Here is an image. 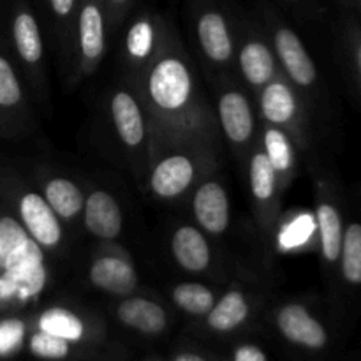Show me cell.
Returning a JSON list of instances; mask_svg holds the SVG:
<instances>
[{
	"label": "cell",
	"mask_w": 361,
	"mask_h": 361,
	"mask_svg": "<svg viewBox=\"0 0 361 361\" xmlns=\"http://www.w3.org/2000/svg\"><path fill=\"white\" fill-rule=\"evenodd\" d=\"M13 41L20 59L27 66H41L42 35L37 18L27 6H18L13 14Z\"/></svg>",
	"instance_id": "15"
},
{
	"label": "cell",
	"mask_w": 361,
	"mask_h": 361,
	"mask_svg": "<svg viewBox=\"0 0 361 361\" xmlns=\"http://www.w3.org/2000/svg\"><path fill=\"white\" fill-rule=\"evenodd\" d=\"M44 200L51 207V210L59 215V219H71L78 217L85 207L83 192L76 183H73L67 178H51L44 187Z\"/></svg>",
	"instance_id": "19"
},
{
	"label": "cell",
	"mask_w": 361,
	"mask_h": 361,
	"mask_svg": "<svg viewBox=\"0 0 361 361\" xmlns=\"http://www.w3.org/2000/svg\"><path fill=\"white\" fill-rule=\"evenodd\" d=\"M240 69L254 87H264L275 76V59L263 41H247L240 49Z\"/></svg>",
	"instance_id": "17"
},
{
	"label": "cell",
	"mask_w": 361,
	"mask_h": 361,
	"mask_svg": "<svg viewBox=\"0 0 361 361\" xmlns=\"http://www.w3.org/2000/svg\"><path fill=\"white\" fill-rule=\"evenodd\" d=\"M175 361H204V360L200 358V356H196V355H180Z\"/></svg>",
	"instance_id": "35"
},
{
	"label": "cell",
	"mask_w": 361,
	"mask_h": 361,
	"mask_svg": "<svg viewBox=\"0 0 361 361\" xmlns=\"http://www.w3.org/2000/svg\"><path fill=\"white\" fill-rule=\"evenodd\" d=\"M155 44V25L154 20L148 16L140 18L133 23L127 32V51L133 59L143 60L152 53Z\"/></svg>",
	"instance_id": "27"
},
{
	"label": "cell",
	"mask_w": 361,
	"mask_h": 361,
	"mask_svg": "<svg viewBox=\"0 0 361 361\" xmlns=\"http://www.w3.org/2000/svg\"><path fill=\"white\" fill-rule=\"evenodd\" d=\"M113 123L122 143L136 148L145 140V120L136 99L126 90H118L111 99Z\"/></svg>",
	"instance_id": "14"
},
{
	"label": "cell",
	"mask_w": 361,
	"mask_h": 361,
	"mask_svg": "<svg viewBox=\"0 0 361 361\" xmlns=\"http://www.w3.org/2000/svg\"><path fill=\"white\" fill-rule=\"evenodd\" d=\"M264 155L277 171V175H286L295 164V152L286 133L279 127H268L264 130Z\"/></svg>",
	"instance_id": "24"
},
{
	"label": "cell",
	"mask_w": 361,
	"mask_h": 361,
	"mask_svg": "<svg viewBox=\"0 0 361 361\" xmlns=\"http://www.w3.org/2000/svg\"><path fill=\"white\" fill-rule=\"evenodd\" d=\"M88 279L101 291L116 296H127L137 288V271L129 261L118 256H101L92 263Z\"/></svg>",
	"instance_id": "8"
},
{
	"label": "cell",
	"mask_w": 361,
	"mask_h": 361,
	"mask_svg": "<svg viewBox=\"0 0 361 361\" xmlns=\"http://www.w3.org/2000/svg\"><path fill=\"white\" fill-rule=\"evenodd\" d=\"M48 4L51 13L59 20H69L76 13V7L80 6V0H48Z\"/></svg>",
	"instance_id": "32"
},
{
	"label": "cell",
	"mask_w": 361,
	"mask_h": 361,
	"mask_svg": "<svg viewBox=\"0 0 361 361\" xmlns=\"http://www.w3.org/2000/svg\"><path fill=\"white\" fill-rule=\"evenodd\" d=\"M274 44L289 78L300 87H310L317 76L316 66L298 34L286 25H277L274 30Z\"/></svg>",
	"instance_id": "5"
},
{
	"label": "cell",
	"mask_w": 361,
	"mask_h": 361,
	"mask_svg": "<svg viewBox=\"0 0 361 361\" xmlns=\"http://www.w3.org/2000/svg\"><path fill=\"white\" fill-rule=\"evenodd\" d=\"M30 351L46 360H62L69 355V342L46 331H39L32 337Z\"/></svg>",
	"instance_id": "29"
},
{
	"label": "cell",
	"mask_w": 361,
	"mask_h": 361,
	"mask_svg": "<svg viewBox=\"0 0 361 361\" xmlns=\"http://www.w3.org/2000/svg\"><path fill=\"white\" fill-rule=\"evenodd\" d=\"M342 270L353 284L361 282V226L351 224L342 238Z\"/></svg>",
	"instance_id": "26"
},
{
	"label": "cell",
	"mask_w": 361,
	"mask_h": 361,
	"mask_svg": "<svg viewBox=\"0 0 361 361\" xmlns=\"http://www.w3.org/2000/svg\"><path fill=\"white\" fill-rule=\"evenodd\" d=\"M106 0H80L78 6V44L83 66L92 69L104 55Z\"/></svg>",
	"instance_id": "4"
},
{
	"label": "cell",
	"mask_w": 361,
	"mask_h": 361,
	"mask_svg": "<svg viewBox=\"0 0 361 361\" xmlns=\"http://www.w3.org/2000/svg\"><path fill=\"white\" fill-rule=\"evenodd\" d=\"M130 2L133 0H106V7H108V13L111 11L113 14L120 16L130 6Z\"/></svg>",
	"instance_id": "34"
},
{
	"label": "cell",
	"mask_w": 361,
	"mask_h": 361,
	"mask_svg": "<svg viewBox=\"0 0 361 361\" xmlns=\"http://www.w3.org/2000/svg\"><path fill=\"white\" fill-rule=\"evenodd\" d=\"M16 212L20 224L42 249H56L60 245L63 238L62 226L44 196L25 190L18 196Z\"/></svg>",
	"instance_id": "3"
},
{
	"label": "cell",
	"mask_w": 361,
	"mask_h": 361,
	"mask_svg": "<svg viewBox=\"0 0 361 361\" xmlns=\"http://www.w3.org/2000/svg\"><path fill=\"white\" fill-rule=\"evenodd\" d=\"M171 252L180 268L201 274L210 267L212 250L203 233L194 226H182L171 238Z\"/></svg>",
	"instance_id": "13"
},
{
	"label": "cell",
	"mask_w": 361,
	"mask_h": 361,
	"mask_svg": "<svg viewBox=\"0 0 361 361\" xmlns=\"http://www.w3.org/2000/svg\"><path fill=\"white\" fill-rule=\"evenodd\" d=\"M196 176V166L187 155L176 154L162 159L150 176V187L155 196L173 200L189 189Z\"/></svg>",
	"instance_id": "10"
},
{
	"label": "cell",
	"mask_w": 361,
	"mask_h": 361,
	"mask_svg": "<svg viewBox=\"0 0 361 361\" xmlns=\"http://www.w3.org/2000/svg\"><path fill=\"white\" fill-rule=\"evenodd\" d=\"M358 59H360V66H361V48H360V51H358Z\"/></svg>",
	"instance_id": "36"
},
{
	"label": "cell",
	"mask_w": 361,
	"mask_h": 361,
	"mask_svg": "<svg viewBox=\"0 0 361 361\" xmlns=\"http://www.w3.org/2000/svg\"><path fill=\"white\" fill-rule=\"evenodd\" d=\"M316 221L319 228L324 259L337 261L342 249V222L338 212L331 204H319L316 210Z\"/></svg>",
	"instance_id": "21"
},
{
	"label": "cell",
	"mask_w": 361,
	"mask_h": 361,
	"mask_svg": "<svg viewBox=\"0 0 361 361\" xmlns=\"http://www.w3.org/2000/svg\"><path fill=\"white\" fill-rule=\"evenodd\" d=\"M217 109L222 129L233 145H243L252 137L254 113L242 92L231 90L222 94Z\"/></svg>",
	"instance_id": "11"
},
{
	"label": "cell",
	"mask_w": 361,
	"mask_h": 361,
	"mask_svg": "<svg viewBox=\"0 0 361 361\" xmlns=\"http://www.w3.org/2000/svg\"><path fill=\"white\" fill-rule=\"evenodd\" d=\"M312 229L314 222L310 217L296 219L295 222H291V224H289L288 228H284V231H282L281 238H279L281 247L282 249H293V247L302 245V243L309 238Z\"/></svg>",
	"instance_id": "31"
},
{
	"label": "cell",
	"mask_w": 361,
	"mask_h": 361,
	"mask_svg": "<svg viewBox=\"0 0 361 361\" xmlns=\"http://www.w3.org/2000/svg\"><path fill=\"white\" fill-rule=\"evenodd\" d=\"M201 49L215 63H226L233 56V37L224 13L215 6H203L196 21Z\"/></svg>",
	"instance_id": "6"
},
{
	"label": "cell",
	"mask_w": 361,
	"mask_h": 361,
	"mask_svg": "<svg viewBox=\"0 0 361 361\" xmlns=\"http://www.w3.org/2000/svg\"><path fill=\"white\" fill-rule=\"evenodd\" d=\"M85 226L101 240H115L122 233L123 217L115 197L106 190H94L85 200Z\"/></svg>",
	"instance_id": "9"
},
{
	"label": "cell",
	"mask_w": 361,
	"mask_h": 361,
	"mask_svg": "<svg viewBox=\"0 0 361 361\" xmlns=\"http://www.w3.org/2000/svg\"><path fill=\"white\" fill-rule=\"evenodd\" d=\"M116 314L123 324L148 335L161 334L168 321L164 309L159 303L147 298L123 300L118 305Z\"/></svg>",
	"instance_id": "16"
},
{
	"label": "cell",
	"mask_w": 361,
	"mask_h": 361,
	"mask_svg": "<svg viewBox=\"0 0 361 361\" xmlns=\"http://www.w3.org/2000/svg\"><path fill=\"white\" fill-rule=\"evenodd\" d=\"M197 224L210 235H222L229 226V200L219 182H204L192 200Z\"/></svg>",
	"instance_id": "7"
},
{
	"label": "cell",
	"mask_w": 361,
	"mask_h": 361,
	"mask_svg": "<svg viewBox=\"0 0 361 361\" xmlns=\"http://www.w3.org/2000/svg\"><path fill=\"white\" fill-rule=\"evenodd\" d=\"M235 361H267V356L256 345H242L236 349Z\"/></svg>",
	"instance_id": "33"
},
{
	"label": "cell",
	"mask_w": 361,
	"mask_h": 361,
	"mask_svg": "<svg viewBox=\"0 0 361 361\" xmlns=\"http://www.w3.org/2000/svg\"><path fill=\"white\" fill-rule=\"evenodd\" d=\"M261 113L274 126H286L296 115V99L282 81H270L261 94Z\"/></svg>",
	"instance_id": "18"
},
{
	"label": "cell",
	"mask_w": 361,
	"mask_h": 361,
	"mask_svg": "<svg viewBox=\"0 0 361 361\" xmlns=\"http://www.w3.org/2000/svg\"><path fill=\"white\" fill-rule=\"evenodd\" d=\"M25 326L18 319H7L0 323V356L16 351L23 342Z\"/></svg>",
	"instance_id": "30"
},
{
	"label": "cell",
	"mask_w": 361,
	"mask_h": 361,
	"mask_svg": "<svg viewBox=\"0 0 361 361\" xmlns=\"http://www.w3.org/2000/svg\"><path fill=\"white\" fill-rule=\"evenodd\" d=\"M23 101L20 80L9 60L0 55V111L16 109Z\"/></svg>",
	"instance_id": "28"
},
{
	"label": "cell",
	"mask_w": 361,
	"mask_h": 361,
	"mask_svg": "<svg viewBox=\"0 0 361 361\" xmlns=\"http://www.w3.org/2000/svg\"><path fill=\"white\" fill-rule=\"evenodd\" d=\"M277 324L282 335L295 344L312 349H319L326 344L324 328L310 316L305 307L296 305V303L286 305L279 312Z\"/></svg>",
	"instance_id": "12"
},
{
	"label": "cell",
	"mask_w": 361,
	"mask_h": 361,
	"mask_svg": "<svg viewBox=\"0 0 361 361\" xmlns=\"http://www.w3.org/2000/svg\"><path fill=\"white\" fill-rule=\"evenodd\" d=\"M148 95L157 108L178 111L192 95V74L178 56H164L148 76Z\"/></svg>",
	"instance_id": "2"
},
{
	"label": "cell",
	"mask_w": 361,
	"mask_h": 361,
	"mask_svg": "<svg viewBox=\"0 0 361 361\" xmlns=\"http://www.w3.org/2000/svg\"><path fill=\"white\" fill-rule=\"evenodd\" d=\"M173 302L185 312L203 316V314L210 312L215 298L214 293L207 286L197 284V282H183L173 289Z\"/></svg>",
	"instance_id": "25"
},
{
	"label": "cell",
	"mask_w": 361,
	"mask_h": 361,
	"mask_svg": "<svg viewBox=\"0 0 361 361\" xmlns=\"http://www.w3.org/2000/svg\"><path fill=\"white\" fill-rule=\"evenodd\" d=\"M277 171L270 164L264 152H257L250 161V187L257 203L264 204L275 196L277 190Z\"/></svg>",
	"instance_id": "23"
},
{
	"label": "cell",
	"mask_w": 361,
	"mask_h": 361,
	"mask_svg": "<svg viewBox=\"0 0 361 361\" xmlns=\"http://www.w3.org/2000/svg\"><path fill=\"white\" fill-rule=\"evenodd\" d=\"M42 247L9 215H0V300L28 302L48 284Z\"/></svg>",
	"instance_id": "1"
},
{
	"label": "cell",
	"mask_w": 361,
	"mask_h": 361,
	"mask_svg": "<svg viewBox=\"0 0 361 361\" xmlns=\"http://www.w3.org/2000/svg\"><path fill=\"white\" fill-rule=\"evenodd\" d=\"M39 330L55 335V337L66 338L67 342L81 341L85 334L83 323H81L80 317L74 316L71 310L59 309V307H53V309H48L46 312L41 314Z\"/></svg>",
	"instance_id": "22"
},
{
	"label": "cell",
	"mask_w": 361,
	"mask_h": 361,
	"mask_svg": "<svg viewBox=\"0 0 361 361\" xmlns=\"http://www.w3.org/2000/svg\"><path fill=\"white\" fill-rule=\"evenodd\" d=\"M249 316V303L242 291L226 293L208 312V324L215 331H231Z\"/></svg>",
	"instance_id": "20"
}]
</instances>
